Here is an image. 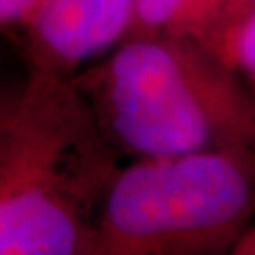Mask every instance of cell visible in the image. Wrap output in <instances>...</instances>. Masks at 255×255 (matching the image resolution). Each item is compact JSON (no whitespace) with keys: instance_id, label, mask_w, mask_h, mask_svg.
<instances>
[{"instance_id":"3957f363","label":"cell","mask_w":255,"mask_h":255,"mask_svg":"<svg viewBox=\"0 0 255 255\" xmlns=\"http://www.w3.org/2000/svg\"><path fill=\"white\" fill-rule=\"evenodd\" d=\"M248 149L140 157L112 178L95 221V254L172 255L214 246L244 218Z\"/></svg>"},{"instance_id":"7a4b0ae2","label":"cell","mask_w":255,"mask_h":255,"mask_svg":"<svg viewBox=\"0 0 255 255\" xmlns=\"http://www.w3.org/2000/svg\"><path fill=\"white\" fill-rule=\"evenodd\" d=\"M104 132L138 157L248 149L254 110L197 40L128 34L85 82Z\"/></svg>"},{"instance_id":"9c48e42d","label":"cell","mask_w":255,"mask_h":255,"mask_svg":"<svg viewBox=\"0 0 255 255\" xmlns=\"http://www.w3.org/2000/svg\"><path fill=\"white\" fill-rule=\"evenodd\" d=\"M255 6V0H225V6H223V13H221V19H219L218 25L221 23H227L231 19L242 15L244 11H248L250 8ZM216 25V27H218ZM214 27V28H216Z\"/></svg>"},{"instance_id":"52a82bcc","label":"cell","mask_w":255,"mask_h":255,"mask_svg":"<svg viewBox=\"0 0 255 255\" xmlns=\"http://www.w3.org/2000/svg\"><path fill=\"white\" fill-rule=\"evenodd\" d=\"M23 83H25V80L13 82L8 76L0 72V144H2V138L6 134V128L11 121V116L17 108L19 97L23 91Z\"/></svg>"},{"instance_id":"8992f818","label":"cell","mask_w":255,"mask_h":255,"mask_svg":"<svg viewBox=\"0 0 255 255\" xmlns=\"http://www.w3.org/2000/svg\"><path fill=\"white\" fill-rule=\"evenodd\" d=\"M199 44L225 66H238L255 82V6L212 28Z\"/></svg>"},{"instance_id":"ba28073f","label":"cell","mask_w":255,"mask_h":255,"mask_svg":"<svg viewBox=\"0 0 255 255\" xmlns=\"http://www.w3.org/2000/svg\"><path fill=\"white\" fill-rule=\"evenodd\" d=\"M42 0H0V27L27 23Z\"/></svg>"},{"instance_id":"6da1fadb","label":"cell","mask_w":255,"mask_h":255,"mask_svg":"<svg viewBox=\"0 0 255 255\" xmlns=\"http://www.w3.org/2000/svg\"><path fill=\"white\" fill-rule=\"evenodd\" d=\"M118 168L80 83L32 68L0 144V255L95 254Z\"/></svg>"},{"instance_id":"5b68a950","label":"cell","mask_w":255,"mask_h":255,"mask_svg":"<svg viewBox=\"0 0 255 255\" xmlns=\"http://www.w3.org/2000/svg\"><path fill=\"white\" fill-rule=\"evenodd\" d=\"M223 6L225 0H136L128 34H168L199 42L219 23Z\"/></svg>"},{"instance_id":"277c9868","label":"cell","mask_w":255,"mask_h":255,"mask_svg":"<svg viewBox=\"0 0 255 255\" xmlns=\"http://www.w3.org/2000/svg\"><path fill=\"white\" fill-rule=\"evenodd\" d=\"M136 0H42L30 15L32 68L66 74L128 34Z\"/></svg>"}]
</instances>
